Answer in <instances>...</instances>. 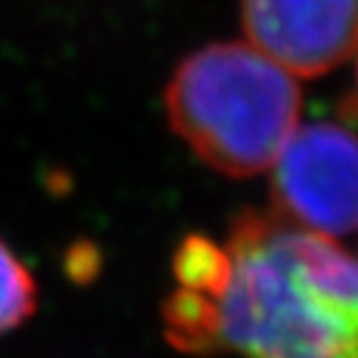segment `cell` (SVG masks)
Segmentation results:
<instances>
[{"mask_svg": "<svg viewBox=\"0 0 358 358\" xmlns=\"http://www.w3.org/2000/svg\"><path fill=\"white\" fill-rule=\"evenodd\" d=\"M169 127L201 162L227 177L274 164L296 129L301 90L249 43L204 45L179 62L164 87Z\"/></svg>", "mask_w": 358, "mask_h": 358, "instance_id": "obj_2", "label": "cell"}, {"mask_svg": "<svg viewBox=\"0 0 358 358\" xmlns=\"http://www.w3.org/2000/svg\"><path fill=\"white\" fill-rule=\"evenodd\" d=\"M209 294L174 289L167 341L189 356L358 358V259L279 214L231 224Z\"/></svg>", "mask_w": 358, "mask_h": 358, "instance_id": "obj_1", "label": "cell"}, {"mask_svg": "<svg viewBox=\"0 0 358 358\" xmlns=\"http://www.w3.org/2000/svg\"><path fill=\"white\" fill-rule=\"evenodd\" d=\"M241 25L249 45L299 78L358 50V0H241Z\"/></svg>", "mask_w": 358, "mask_h": 358, "instance_id": "obj_4", "label": "cell"}, {"mask_svg": "<svg viewBox=\"0 0 358 358\" xmlns=\"http://www.w3.org/2000/svg\"><path fill=\"white\" fill-rule=\"evenodd\" d=\"M38 311V284L30 268L0 239V336L20 329Z\"/></svg>", "mask_w": 358, "mask_h": 358, "instance_id": "obj_5", "label": "cell"}, {"mask_svg": "<svg viewBox=\"0 0 358 358\" xmlns=\"http://www.w3.org/2000/svg\"><path fill=\"white\" fill-rule=\"evenodd\" d=\"M279 217L324 236L358 229V137L331 122L291 132L274 159Z\"/></svg>", "mask_w": 358, "mask_h": 358, "instance_id": "obj_3", "label": "cell"}]
</instances>
